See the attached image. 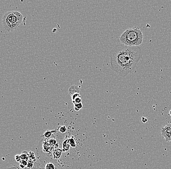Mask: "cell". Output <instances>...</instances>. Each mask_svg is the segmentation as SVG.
I'll return each instance as SVG.
<instances>
[{
    "label": "cell",
    "instance_id": "6da1fadb",
    "mask_svg": "<svg viewBox=\"0 0 171 169\" xmlns=\"http://www.w3.org/2000/svg\"><path fill=\"white\" fill-rule=\"evenodd\" d=\"M142 50L138 46L117 45L110 51L111 69L122 77L133 72L142 57Z\"/></svg>",
    "mask_w": 171,
    "mask_h": 169
},
{
    "label": "cell",
    "instance_id": "7a4b0ae2",
    "mask_svg": "<svg viewBox=\"0 0 171 169\" xmlns=\"http://www.w3.org/2000/svg\"><path fill=\"white\" fill-rule=\"evenodd\" d=\"M143 35L139 27H136L127 29L121 35L120 41L125 46H138L143 41Z\"/></svg>",
    "mask_w": 171,
    "mask_h": 169
},
{
    "label": "cell",
    "instance_id": "3957f363",
    "mask_svg": "<svg viewBox=\"0 0 171 169\" xmlns=\"http://www.w3.org/2000/svg\"><path fill=\"white\" fill-rule=\"evenodd\" d=\"M23 20L22 15L18 11H10L6 12L2 18V24L5 29L8 32L16 30Z\"/></svg>",
    "mask_w": 171,
    "mask_h": 169
},
{
    "label": "cell",
    "instance_id": "277c9868",
    "mask_svg": "<svg viewBox=\"0 0 171 169\" xmlns=\"http://www.w3.org/2000/svg\"><path fill=\"white\" fill-rule=\"evenodd\" d=\"M161 134L166 141L171 142V123H167L166 125L162 128Z\"/></svg>",
    "mask_w": 171,
    "mask_h": 169
},
{
    "label": "cell",
    "instance_id": "5b68a950",
    "mask_svg": "<svg viewBox=\"0 0 171 169\" xmlns=\"http://www.w3.org/2000/svg\"><path fill=\"white\" fill-rule=\"evenodd\" d=\"M69 138H66L65 140L63 141L62 144V151L63 153L68 152L70 150V144L69 140Z\"/></svg>",
    "mask_w": 171,
    "mask_h": 169
},
{
    "label": "cell",
    "instance_id": "8992f818",
    "mask_svg": "<svg viewBox=\"0 0 171 169\" xmlns=\"http://www.w3.org/2000/svg\"><path fill=\"white\" fill-rule=\"evenodd\" d=\"M63 153L62 150L60 148L54 149L53 152V155L54 159H59Z\"/></svg>",
    "mask_w": 171,
    "mask_h": 169
},
{
    "label": "cell",
    "instance_id": "52a82bcc",
    "mask_svg": "<svg viewBox=\"0 0 171 169\" xmlns=\"http://www.w3.org/2000/svg\"><path fill=\"white\" fill-rule=\"evenodd\" d=\"M80 90L79 87L76 85H73L69 89V93L71 96L74 94L80 93Z\"/></svg>",
    "mask_w": 171,
    "mask_h": 169
},
{
    "label": "cell",
    "instance_id": "ba28073f",
    "mask_svg": "<svg viewBox=\"0 0 171 169\" xmlns=\"http://www.w3.org/2000/svg\"><path fill=\"white\" fill-rule=\"evenodd\" d=\"M57 129L54 130H51V131H49V130H47L46 131H45L44 133V134L41 136L42 137L45 138H50L52 136V135L53 134V133H57Z\"/></svg>",
    "mask_w": 171,
    "mask_h": 169
},
{
    "label": "cell",
    "instance_id": "9c48e42d",
    "mask_svg": "<svg viewBox=\"0 0 171 169\" xmlns=\"http://www.w3.org/2000/svg\"><path fill=\"white\" fill-rule=\"evenodd\" d=\"M20 157L21 160H25L28 161L29 160L28 152L27 151H24L20 155Z\"/></svg>",
    "mask_w": 171,
    "mask_h": 169
},
{
    "label": "cell",
    "instance_id": "30bf717a",
    "mask_svg": "<svg viewBox=\"0 0 171 169\" xmlns=\"http://www.w3.org/2000/svg\"><path fill=\"white\" fill-rule=\"evenodd\" d=\"M28 155H29V160L33 161L34 162H36L37 161L36 157L35 155V154L34 152L30 151L28 152Z\"/></svg>",
    "mask_w": 171,
    "mask_h": 169
},
{
    "label": "cell",
    "instance_id": "8fae6325",
    "mask_svg": "<svg viewBox=\"0 0 171 169\" xmlns=\"http://www.w3.org/2000/svg\"><path fill=\"white\" fill-rule=\"evenodd\" d=\"M69 140L70 146L72 148H75L76 147V143L75 142V139H74V138L73 137L69 138Z\"/></svg>",
    "mask_w": 171,
    "mask_h": 169
},
{
    "label": "cell",
    "instance_id": "7c38bea8",
    "mask_svg": "<svg viewBox=\"0 0 171 169\" xmlns=\"http://www.w3.org/2000/svg\"><path fill=\"white\" fill-rule=\"evenodd\" d=\"M73 106H74V110L75 111H79L80 110V109H81L83 108V105L82 102H81V103H80L74 104Z\"/></svg>",
    "mask_w": 171,
    "mask_h": 169
},
{
    "label": "cell",
    "instance_id": "4fadbf2b",
    "mask_svg": "<svg viewBox=\"0 0 171 169\" xmlns=\"http://www.w3.org/2000/svg\"><path fill=\"white\" fill-rule=\"evenodd\" d=\"M61 133H66L67 131V128L66 126L63 125V126H60L59 127V128L57 129Z\"/></svg>",
    "mask_w": 171,
    "mask_h": 169
},
{
    "label": "cell",
    "instance_id": "5bb4252c",
    "mask_svg": "<svg viewBox=\"0 0 171 169\" xmlns=\"http://www.w3.org/2000/svg\"><path fill=\"white\" fill-rule=\"evenodd\" d=\"M45 169H57L54 165L52 163H48L46 164V165L45 166Z\"/></svg>",
    "mask_w": 171,
    "mask_h": 169
},
{
    "label": "cell",
    "instance_id": "9a60e30c",
    "mask_svg": "<svg viewBox=\"0 0 171 169\" xmlns=\"http://www.w3.org/2000/svg\"><path fill=\"white\" fill-rule=\"evenodd\" d=\"M82 101V97L81 96V97H79L76 98L73 101H72V103H73V104L80 103H81Z\"/></svg>",
    "mask_w": 171,
    "mask_h": 169
},
{
    "label": "cell",
    "instance_id": "2e32d148",
    "mask_svg": "<svg viewBox=\"0 0 171 169\" xmlns=\"http://www.w3.org/2000/svg\"><path fill=\"white\" fill-rule=\"evenodd\" d=\"M20 169H42V168H40L39 166V165L36 162H35V164H34V165L33 166V167L31 169H29V168H27L26 167L24 168V169H21L20 168Z\"/></svg>",
    "mask_w": 171,
    "mask_h": 169
},
{
    "label": "cell",
    "instance_id": "e0dca14e",
    "mask_svg": "<svg viewBox=\"0 0 171 169\" xmlns=\"http://www.w3.org/2000/svg\"><path fill=\"white\" fill-rule=\"evenodd\" d=\"M34 164H35V162H33V161H31L30 160H29L28 161V163H27V165L26 166V167L27 168H29V169H31L33 167L34 165Z\"/></svg>",
    "mask_w": 171,
    "mask_h": 169
},
{
    "label": "cell",
    "instance_id": "ac0fdd59",
    "mask_svg": "<svg viewBox=\"0 0 171 169\" xmlns=\"http://www.w3.org/2000/svg\"><path fill=\"white\" fill-rule=\"evenodd\" d=\"M81 96L80 94V93H76V94H73L72 95H71V98H72V101H73L76 98L79 97H81Z\"/></svg>",
    "mask_w": 171,
    "mask_h": 169
},
{
    "label": "cell",
    "instance_id": "d6986e66",
    "mask_svg": "<svg viewBox=\"0 0 171 169\" xmlns=\"http://www.w3.org/2000/svg\"><path fill=\"white\" fill-rule=\"evenodd\" d=\"M19 163H20V165H22V166H24L26 167L27 165L28 161L26 160H21V161Z\"/></svg>",
    "mask_w": 171,
    "mask_h": 169
},
{
    "label": "cell",
    "instance_id": "ffe728a7",
    "mask_svg": "<svg viewBox=\"0 0 171 169\" xmlns=\"http://www.w3.org/2000/svg\"><path fill=\"white\" fill-rule=\"evenodd\" d=\"M15 160H16V161H17L18 162H20L21 160L20 159V155H19V154L16 155L15 156Z\"/></svg>",
    "mask_w": 171,
    "mask_h": 169
},
{
    "label": "cell",
    "instance_id": "44dd1931",
    "mask_svg": "<svg viewBox=\"0 0 171 169\" xmlns=\"http://www.w3.org/2000/svg\"><path fill=\"white\" fill-rule=\"evenodd\" d=\"M7 169H20V167H19V166L14 165L13 167H11L10 168H9Z\"/></svg>",
    "mask_w": 171,
    "mask_h": 169
},
{
    "label": "cell",
    "instance_id": "7402d4cb",
    "mask_svg": "<svg viewBox=\"0 0 171 169\" xmlns=\"http://www.w3.org/2000/svg\"><path fill=\"white\" fill-rule=\"evenodd\" d=\"M142 122L143 123H146V122H147L148 121V119L146 118H145V117H142Z\"/></svg>",
    "mask_w": 171,
    "mask_h": 169
},
{
    "label": "cell",
    "instance_id": "603a6c76",
    "mask_svg": "<svg viewBox=\"0 0 171 169\" xmlns=\"http://www.w3.org/2000/svg\"><path fill=\"white\" fill-rule=\"evenodd\" d=\"M169 115L171 117V110L170 111V112H169Z\"/></svg>",
    "mask_w": 171,
    "mask_h": 169
}]
</instances>
